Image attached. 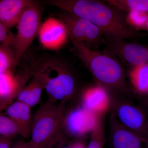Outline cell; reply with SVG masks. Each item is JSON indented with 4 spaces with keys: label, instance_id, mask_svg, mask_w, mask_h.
<instances>
[{
    "label": "cell",
    "instance_id": "52a82bcc",
    "mask_svg": "<svg viewBox=\"0 0 148 148\" xmlns=\"http://www.w3.org/2000/svg\"><path fill=\"white\" fill-rule=\"evenodd\" d=\"M108 97L111 114L125 127L148 140V121L143 110L132 103L131 98Z\"/></svg>",
    "mask_w": 148,
    "mask_h": 148
},
{
    "label": "cell",
    "instance_id": "d6986e66",
    "mask_svg": "<svg viewBox=\"0 0 148 148\" xmlns=\"http://www.w3.org/2000/svg\"><path fill=\"white\" fill-rule=\"evenodd\" d=\"M104 1L125 13L134 11L148 12V0H104Z\"/></svg>",
    "mask_w": 148,
    "mask_h": 148
},
{
    "label": "cell",
    "instance_id": "4316f807",
    "mask_svg": "<svg viewBox=\"0 0 148 148\" xmlns=\"http://www.w3.org/2000/svg\"><path fill=\"white\" fill-rule=\"evenodd\" d=\"M71 148H86L85 145L83 143L81 142H77L74 143L72 146H70Z\"/></svg>",
    "mask_w": 148,
    "mask_h": 148
},
{
    "label": "cell",
    "instance_id": "3957f363",
    "mask_svg": "<svg viewBox=\"0 0 148 148\" xmlns=\"http://www.w3.org/2000/svg\"><path fill=\"white\" fill-rule=\"evenodd\" d=\"M66 104L47 103L38 110L32 119L29 142L32 148H42L59 138L67 114Z\"/></svg>",
    "mask_w": 148,
    "mask_h": 148
},
{
    "label": "cell",
    "instance_id": "7c38bea8",
    "mask_svg": "<svg viewBox=\"0 0 148 148\" xmlns=\"http://www.w3.org/2000/svg\"><path fill=\"white\" fill-rule=\"evenodd\" d=\"M43 66L20 90L16 97L17 101L25 103L31 108L39 102L45 88L47 75Z\"/></svg>",
    "mask_w": 148,
    "mask_h": 148
},
{
    "label": "cell",
    "instance_id": "d4e9b609",
    "mask_svg": "<svg viewBox=\"0 0 148 148\" xmlns=\"http://www.w3.org/2000/svg\"><path fill=\"white\" fill-rule=\"evenodd\" d=\"M13 148H33L29 142H20L16 144Z\"/></svg>",
    "mask_w": 148,
    "mask_h": 148
},
{
    "label": "cell",
    "instance_id": "484cf974",
    "mask_svg": "<svg viewBox=\"0 0 148 148\" xmlns=\"http://www.w3.org/2000/svg\"><path fill=\"white\" fill-rule=\"evenodd\" d=\"M59 140V138H57V139H56V140L51 142L50 143H49L47 145L44 146V147H43L42 148H54V146L56 144L58 143Z\"/></svg>",
    "mask_w": 148,
    "mask_h": 148
},
{
    "label": "cell",
    "instance_id": "ba28073f",
    "mask_svg": "<svg viewBox=\"0 0 148 148\" xmlns=\"http://www.w3.org/2000/svg\"><path fill=\"white\" fill-rule=\"evenodd\" d=\"M103 44L123 65L131 67L148 63V48L140 44L105 36Z\"/></svg>",
    "mask_w": 148,
    "mask_h": 148
},
{
    "label": "cell",
    "instance_id": "ffe728a7",
    "mask_svg": "<svg viewBox=\"0 0 148 148\" xmlns=\"http://www.w3.org/2000/svg\"><path fill=\"white\" fill-rule=\"evenodd\" d=\"M125 19L127 25L135 31L148 32V12L134 11L127 12Z\"/></svg>",
    "mask_w": 148,
    "mask_h": 148
},
{
    "label": "cell",
    "instance_id": "603a6c76",
    "mask_svg": "<svg viewBox=\"0 0 148 148\" xmlns=\"http://www.w3.org/2000/svg\"><path fill=\"white\" fill-rule=\"evenodd\" d=\"M14 34L0 22V44H13Z\"/></svg>",
    "mask_w": 148,
    "mask_h": 148
},
{
    "label": "cell",
    "instance_id": "5b68a950",
    "mask_svg": "<svg viewBox=\"0 0 148 148\" xmlns=\"http://www.w3.org/2000/svg\"><path fill=\"white\" fill-rule=\"evenodd\" d=\"M47 62L43 69L47 75L45 90L48 96L47 103H66L75 92L76 84L75 77L63 62L50 58L49 66L54 74L52 76L46 68Z\"/></svg>",
    "mask_w": 148,
    "mask_h": 148
},
{
    "label": "cell",
    "instance_id": "9c48e42d",
    "mask_svg": "<svg viewBox=\"0 0 148 148\" xmlns=\"http://www.w3.org/2000/svg\"><path fill=\"white\" fill-rule=\"evenodd\" d=\"M38 36L43 47L51 50L63 47L69 39L65 25L53 17H49L42 23Z\"/></svg>",
    "mask_w": 148,
    "mask_h": 148
},
{
    "label": "cell",
    "instance_id": "83f0119b",
    "mask_svg": "<svg viewBox=\"0 0 148 148\" xmlns=\"http://www.w3.org/2000/svg\"><path fill=\"white\" fill-rule=\"evenodd\" d=\"M58 148H71L70 146H60Z\"/></svg>",
    "mask_w": 148,
    "mask_h": 148
},
{
    "label": "cell",
    "instance_id": "277c9868",
    "mask_svg": "<svg viewBox=\"0 0 148 148\" xmlns=\"http://www.w3.org/2000/svg\"><path fill=\"white\" fill-rule=\"evenodd\" d=\"M42 13L40 5L34 1L24 10L18 19L12 45L16 65L38 35Z\"/></svg>",
    "mask_w": 148,
    "mask_h": 148
},
{
    "label": "cell",
    "instance_id": "ac0fdd59",
    "mask_svg": "<svg viewBox=\"0 0 148 148\" xmlns=\"http://www.w3.org/2000/svg\"><path fill=\"white\" fill-rule=\"evenodd\" d=\"M127 77L133 90L140 94H148V63L130 67Z\"/></svg>",
    "mask_w": 148,
    "mask_h": 148
},
{
    "label": "cell",
    "instance_id": "7a4b0ae2",
    "mask_svg": "<svg viewBox=\"0 0 148 148\" xmlns=\"http://www.w3.org/2000/svg\"><path fill=\"white\" fill-rule=\"evenodd\" d=\"M72 51L90 72L108 96L131 98L132 90L127 83V73L115 56L108 50H91L78 43L72 42Z\"/></svg>",
    "mask_w": 148,
    "mask_h": 148
},
{
    "label": "cell",
    "instance_id": "30bf717a",
    "mask_svg": "<svg viewBox=\"0 0 148 148\" xmlns=\"http://www.w3.org/2000/svg\"><path fill=\"white\" fill-rule=\"evenodd\" d=\"M109 142L110 148H145L148 140L120 123L111 114L109 117Z\"/></svg>",
    "mask_w": 148,
    "mask_h": 148
},
{
    "label": "cell",
    "instance_id": "2e32d148",
    "mask_svg": "<svg viewBox=\"0 0 148 148\" xmlns=\"http://www.w3.org/2000/svg\"><path fill=\"white\" fill-rule=\"evenodd\" d=\"M83 107L92 112L108 109L107 93L98 85L86 90L83 95Z\"/></svg>",
    "mask_w": 148,
    "mask_h": 148
},
{
    "label": "cell",
    "instance_id": "8fae6325",
    "mask_svg": "<svg viewBox=\"0 0 148 148\" xmlns=\"http://www.w3.org/2000/svg\"><path fill=\"white\" fill-rule=\"evenodd\" d=\"M95 121V114L83 107L74 109L67 113L64 125L72 136L81 137L90 131Z\"/></svg>",
    "mask_w": 148,
    "mask_h": 148
},
{
    "label": "cell",
    "instance_id": "8992f818",
    "mask_svg": "<svg viewBox=\"0 0 148 148\" xmlns=\"http://www.w3.org/2000/svg\"><path fill=\"white\" fill-rule=\"evenodd\" d=\"M56 16L66 27L72 42L78 43L95 51H98V48L103 44V32L90 21L63 10Z\"/></svg>",
    "mask_w": 148,
    "mask_h": 148
},
{
    "label": "cell",
    "instance_id": "7402d4cb",
    "mask_svg": "<svg viewBox=\"0 0 148 148\" xmlns=\"http://www.w3.org/2000/svg\"><path fill=\"white\" fill-rule=\"evenodd\" d=\"M2 110L0 108V136L12 138L18 134V128L9 117L1 114Z\"/></svg>",
    "mask_w": 148,
    "mask_h": 148
},
{
    "label": "cell",
    "instance_id": "cb8c5ba5",
    "mask_svg": "<svg viewBox=\"0 0 148 148\" xmlns=\"http://www.w3.org/2000/svg\"><path fill=\"white\" fill-rule=\"evenodd\" d=\"M12 138L0 136V148H11Z\"/></svg>",
    "mask_w": 148,
    "mask_h": 148
},
{
    "label": "cell",
    "instance_id": "4fadbf2b",
    "mask_svg": "<svg viewBox=\"0 0 148 148\" xmlns=\"http://www.w3.org/2000/svg\"><path fill=\"white\" fill-rule=\"evenodd\" d=\"M6 112L7 116L16 125L18 134L24 138H29L32 122L31 107L16 100L8 106Z\"/></svg>",
    "mask_w": 148,
    "mask_h": 148
},
{
    "label": "cell",
    "instance_id": "5bb4252c",
    "mask_svg": "<svg viewBox=\"0 0 148 148\" xmlns=\"http://www.w3.org/2000/svg\"><path fill=\"white\" fill-rule=\"evenodd\" d=\"M32 0H0V22L10 29L16 26L24 10Z\"/></svg>",
    "mask_w": 148,
    "mask_h": 148
},
{
    "label": "cell",
    "instance_id": "44dd1931",
    "mask_svg": "<svg viewBox=\"0 0 148 148\" xmlns=\"http://www.w3.org/2000/svg\"><path fill=\"white\" fill-rule=\"evenodd\" d=\"M16 66L12 45L0 44V75L8 71H13Z\"/></svg>",
    "mask_w": 148,
    "mask_h": 148
},
{
    "label": "cell",
    "instance_id": "9a60e30c",
    "mask_svg": "<svg viewBox=\"0 0 148 148\" xmlns=\"http://www.w3.org/2000/svg\"><path fill=\"white\" fill-rule=\"evenodd\" d=\"M24 86L17 74L13 71L6 72L0 75V105L5 108Z\"/></svg>",
    "mask_w": 148,
    "mask_h": 148
},
{
    "label": "cell",
    "instance_id": "6da1fadb",
    "mask_svg": "<svg viewBox=\"0 0 148 148\" xmlns=\"http://www.w3.org/2000/svg\"><path fill=\"white\" fill-rule=\"evenodd\" d=\"M46 3L90 21L101 29L105 37L135 40L146 35L127 25L125 19L127 13L104 1L49 0Z\"/></svg>",
    "mask_w": 148,
    "mask_h": 148
},
{
    "label": "cell",
    "instance_id": "e0dca14e",
    "mask_svg": "<svg viewBox=\"0 0 148 148\" xmlns=\"http://www.w3.org/2000/svg\"><path fill=\"white\" fill-rule=\"evenodd\" d=\"M108 110L95 112L94 124L90 131V139L86 148H104L106 143V117Z\"/></svg>",
    "mask_w": 148,
    "mask_h": 148
}]
</instances>
